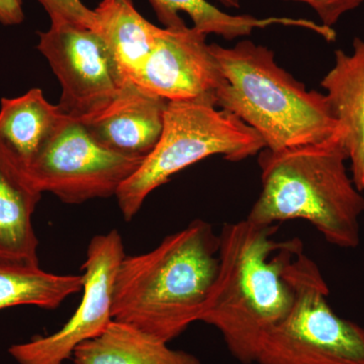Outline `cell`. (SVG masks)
<instances>
[{
  "instance_id": "7a4b0ae2",
  "label": "cell",
  "mask_w": 364,
  "mask_h": 364,
  "mask_svg": "<svg viewBox=\"0 0 364 364\" xmlns=\"http://www.w3.org/2000/svg\"><path fill=\"white\" fill-rule=\"evenodd\" d=\"M219 236L195 220L156 248L124 256L112 291L114 320L169 343L200 321L219 265Z\"/></svg>"
},
{
  "instance_id": "44dd1931",
  "label": "cell",
  "mask_w": 364,
  "mask_h": 364,
  "mask_svg": "<svg viewBox=\"0 0 364 364\" xmlns=\"http://www.w3.org/2000/svg\"><path fill=\"white\" fill-rule=\"evenodd\" d=\"M25 21L23 0H0V23L18 26Z\"/></svg>"
},
{
  "instance_id": "2e32d148",
  "label": "cell",
  "mask_w": 364,
  "mask_h": 364,
  "mask_svg": "<svg viewBox=\"0 0 364 364\" xmlns=\"http://www.w3.org/2000/svg\"><path fill=\"white\" fill-rule=\"evenodd\" d=\"M93 11L97 18V30L124 75L134 82L154 49L161 28L146 20L132 0H102Z\"/></svg>"
},
{
  "instance_id": "7c38bea8",
  "label": "cell",
  "mask_w": 364,
  "mask_h": 364,
  "mask_svg": "<svg viewBox=\"0 0 364 364\" xmlns=\"http://www.w3.org/2000/svg\"><path fill=\"white\" fill-rule=\"evenodd\" d=\"M321 85L338 122L350 161L352 181L364 191V40L355 38L353 52H335V64Z\"/></svg>"
},
{
  "instance_id": "ba28073f",
  "label": "cell",
  "mask_w": 364,
  "mask_h": 364,
  "mask_svg": "<svg viewBox=\"0 0 364 364\" xmlns=\"http://www.w3.org/2000/svg\"><path fill=\"white\" fill-rule=\"evenodd\" d=\"M38 36V50L61 85L58 105L67 117L85 121L100 114L130 81L95 28L51 23L49 30Z\"/></svg>"
},
{
  "instance_id": "ffe728a7",
  "label": "cell",
  "mask_w": 364,
  "mask_h": 364,
  "mask_svg": "<svg viewBox=\"0 0 364 364\" xmlns=\"http://www.w3.org/2000/svg\"><path fill=\"white\" fill-rule=\"evenodd\" d=\"M228 7H238L239 0H220ZM308 4L318 14L322 25L332 28L345 14L358 9L364 0H289Z\"/></svg>"
},
{
  "instance_id": "9a60e30c",
  "label": "cell",
  "mask_w": 364,
  "mask_h": 364,
  "mask_svg": "<svg viewBox=\"0 0 364 364\" xmlns=\"http://www.w3.org/2000/svg\"><path fill=\"white\" fill-rule=\"evenodd\" d=\"M73 364H200L193 354L130 324L112 320L95 338L74 351Z\"/></svg>"
},
{
  "instance_id": "5bb4252c",
  "label": "cell",
  "mask_w": 364,
  "mask_h": 364,
  "mask_svg": "<svg viewBox=\"0 0 364 364\" xmlns=\"http://www.w3.org/2000/svg\"><path fill=\"white\" fill-rule=\"evenodd\" d=\"M59 105L50 104L40 88L2 98L0 144L28 168L66 119Z\"/></svg>"
},
{
  "instance_id": "e0dca14e",
  "label": "cell",
  "mask_w": 364,
  "mask_h": 364,
  "mask_svg": "<svg viewBox=\"0 0 364 364\" xmlns=\"http://www.w3.org/2000/svg\"><path fill=\"white\" fill-rule=\"evenodd\" d=\"M83 280V275L45 272L39 261L0 255V311L23 305L55 310L82 291Z\"/></svg>"
},
{
  "instance_id": "5b68a950",
  "label": "cell",
  "mask_w": 364,
  "mask_h": 364,
  "mask_svg": "<svg viewBox=\"0 0 364 364\" xmlns=\"http://www.w3.org/2000/svg\"><path fill=\"white\" fill-rule=\"evenodd\" d=\"M257 132L232 112L203 102H168L154 149L117 193L126 221H131L153 191L174 174L213 155L239 162L260 153Z\"/></svg>"
},
{
  "instance_id": "d6986e66",
  "label": "cell",
  "mask_w": 364,
  "mask_h": 364,
  "mask_svg": "<svg viewBox=\"0 0 364 364\" xmlns=\"http://www.w3.org/2000/svg\"><path fill=\"white\" fill-rule=\"evenodd\" d=\"M51 18V23H68L85 28H97V18L93 9L81 0H37Z\"/></svg>"
},
{
  "instance_id": "ac0fdd59",
  "label": "cell",
  "mask_w": 364,
  "mask_h": 364,
  "mask_svg": "<svg viewBox=\"0 0 364 364\" xmlns=\"http://www.w3.org/2000/svg\"><path fill=\"white\" fill-rule=\"evenodd\" d=\"M151 6L156 14L158 20L165 28H176L184 25L179 16L181 13L188 14L193 21V28L205 35L214 33L226 40L246 37L255 28L280 25L298 26L313 31L318 35H327L328 30L321 23L303 18H257L252 16H232L210 4L208 0H150Z\"/></svg>"
},
{
  "instance_id": "52a82bcc",
  "label": "cell",
  "mask_w": 364,
  "mask_h": 364,
  "mask_svg": "<svg viewBox=\"0 0 364 364\" xmlns=\"http://www.w3.org/2000/svg\"><path fill=\"white\" fill-rule=\"evenodd\" d=\"M144 159L107 149L82 122L67 117L26 171L41 193L78 205L117 196Z\"/></svg>"
},
{
  "instance_id": "8fae6325",
  "label": "cell",
  "mask_w": 364,
  "mask_h": 364,
  "mask_svg": "<svg viewBox=\"0 0 364 364\" xmlns=\"http://www.w3.org/2000/svg\"><path fill=\"white\" fill-rule=\"evenodd\" d=\"M167 102L129 81L104 111L81 122L107 149L145 158L161 136Z\"/></svg>"
},
{
  "instance_id": "30bf717a",
  "label": "cell",
  "mask_w": 364,
  "mask_h": 364,
  "mask_svg": "<svg viewBox=\"0 0 364 364\" xmlns=\"http://www.w3.org/2000/svg\"><path fill=\"white\" fill-rule=\"evenodd\" d=\"M207 36L186 23L160 28L154 49L134 83L166 102L215 105L224 76Z\"/></svg>"
},
{
  "instance_id": "9c48e42d",
  "label": "cell",
  "mask_w": 364,
  "mask_h": 364,
  "mask_svg": "<svg viewBox=\"0 0 364 364\" xmlns=\"http://www.w3.org/2000/svg\"><path fill=\"white\" fill-rule=\"evenodd\" d=\"M124 256L117 230L93 237L82 265L80 305L58 331L9 347L11 358L18 364H63L79 345L102 334L114 320L112 291Z\"/></svg>"
},
{
  "instance_id": "4fadbf2b",
  "label": "cell",
  "mask_w": 364,
  "mask_h": 364,
  "mask_svg": "<svg viewBox=\"0 0 364 364\" xmlns=\"http://www.w3.org/2000/svg\"><path fill=\"white\" fill-rule=\"evenodd\" d=\"M42 193L26 167L0 144V255L39 261L33 215Z\"/></svg>"
},
{
  "instance_id": "277c9868",
  "label": "cell",
  "mask_w": 364,
  "mask_h": 364,
  "mask_svg": "<svg viewBox=\"0 0 364 364\" xmlns=\"http://www.w3.org/2000/svg\"><path fill=\"white\" fill-rule=\"evenodd\" d=\"M224 82L215 107L257 132L265 149L325 142L342 133L327 97L308 90L275 61L274 53L248 40L234 47L210 45Z\"/></svg>"
},
{
  "instance_id": "8992f818",
  "label": "cell",
  "mask_w": 364,
  "mask_h": 364,
  "mask_svg": "<svg viewBox=\"0 0 364 364\" xmlns=\"http://www.w3.org/2000/svg\"><path fill=\"white\" fill-rule=\"evenodd\" d=\"M284 277L293 303L261 342L255 363L364 364V328L332 310L327 282L303 249Z\"/></svg>"
},
{
  "instance_id": "3957f363",
  "label": "cell",
  "mask_w": 364,
  "mask_h": 364,
  "mask_svg": "<svg viewBox=\"0 0 364 364\" xmlns=\"http://www.w3.org/2000/svg\"><path fill=\"white\" fill-rule=\"evenodd\" d=\"M342 133L317 144L259 155L262 189L246 219L258 225L304 220L328 243L355 248L360 243L364 196L349 176Z\"/></svg>"
},
{
  "instance_id": "6da1fadb",
  "label": "cell",
  "mask_w": 364,
  "mask_h": 364,
  "mask_svg": "<svg viewBox=\"0 0 364 364\" xmlns=\"http://www.w3.org/2000/svg\"><path fill=\"white\" fill-rule=\"evenodd\" d=\"M275 231L245 219L225 224L219 235L217 275L200 321L219 330L243 364L255 363L261 342L293 303L284 272L303 245L273 240Z\"/></svg>"
}]
</instances>
